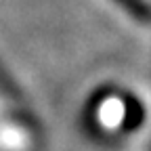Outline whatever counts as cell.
<instances>
[{"label": "cell", "mask_w": 151, "mask_h": 151, "mask_svg": "<svg viewBox=\"0 0 151 151\" xmlns=\"http://www.w3.org/2000/svg\"><path fill=\"white\" fill-rule=\"evenodd\" d=\"M122 13L141 23H151V0H111Z\"/></svg>", "instance_id": "1"}]
</instances>
